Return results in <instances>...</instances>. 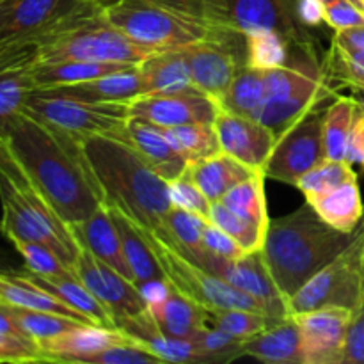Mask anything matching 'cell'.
<instances>
[{"label":"cell","instance_id":"obj_1","mask_svg":"<svg viewBox=\"0 0 364 364\" xmlns=\"http://www.w3.org/2000/svg\"><path fill=\"white\" fill-rule=\"evenodd\" d=\"M6 139L27 180L64 224L82 223L103 205L80 139L28 114Z\"/></svg>","mask_w":364,"mask_h":364},{"label":"cell","instance_id":"obj_2","mask_svg":"<svg viewBox=\"0 0 364 364\" xmlns=\"http://www.w3.org/2000/svg\"><path fill=\"white\" fill-rule=\"evenodd\" d=\"M82 149L105 205L146 230L162 226L171 208L167 181L146 162L124 132L84 139Z\"/></svg>","mask_w":364,"mask_h":364},{"label":"cell","instance_id":"obj_3","mask_svg":"<svg viewBox=\"0 0 364 364\" xmlns=\"http://www.w3.org/2000/svg\"><path fill=\"white\" fill-rule=\"evenodd\" d=\"M350 238L352 233L329 226L306 201L288 215L270 220L262 251L277 288L290 301L347 247Z\"/></svg>","mask_w":364,"mask_h":364},{"label":"cell","instance_id":"obj_4","mask_svg":"<svg viewBox=\"0 0 364 364\" xmlns=\"http://www.w3.org/2000/svg\"><path fill=\"white\" fill-rule=\"evenodd\" d=\"M181 9L203 18L219 28L255 34L277 32L302 57L316 64L320 57L318 41L299 18V0H169Z\"/></svg>","mask_w":364,"mask_h":364},{"label":"cell","instance_id":"obj_5","mask_svg":"<svg viewBox=\"0 0 364 364\" xmlns=\"http://www.w3.org/2000/svg\"><path fill=\"white\" fill-rule=\"evenodd\" d=\"M110 25L151 50L181 48L205 39L244 36L219 28L169 0H121L102 11Z\"/></svg>","mask_w":364,"mask_h":364},{"label":"cell","instance_id":"obj_6","mask_svg":"<svg viewBox=\"0 0 364 364\" xmlns=\"http://www.w3.org/2000/svg\"><path fill=\"white\" fill-rule=\"evenodd\" d=\"M0 230L11 242H39L52 247L68 265L73 267L80 245L70 226L59 219L31 181H14L0 171Z\"/></svg>","mask_w":364,"mask_h":364},{"label":"cell","instance_id":"obj_7","mask_svg":"<svg viewBox=\"0 0 364 364\" xmlns=\"http://www.w3.org/2000/svg\"><path fill=\"white\" fill-rule=\"evenodd\" d=\"M336 96V84L327 77L323 64L302 59L267 68V96L255 119L279 135L306 112Z\"/></svg>","mask_w":364,"mask_h":364},{"label":"cell","instance_id":"obj_8","mask_svg":"<svg viewBox=\"0 0 364 364\" xmlns=\"http://www.w3.org/2000/svg\"><path fill=\"white\" fill-rule=\"evenodd\" d=\"M137 228L151 247V251L155 252L166 279L181 295L198 302L199 306L206 309L242 308L267 315L263 306L256 299L249 297L242 290L231 287L223 277L215 276L206 267L196 262L162 228H155V230H146L141 226Z\"/></svg>","mask_w":364,"mask_h":364},{"label":"cell","instance_id":"obj_9","mask_svg":"<svg viewBox=\"0 0 364 364\" xmlns=\"http://www.w3.org/2000/svg\"><path fill=\"white\" fill-rule=\"evenodd\" d=\"M153 52L132 41L103 18L102 11L39 41L38 63L87 60V63L141 64Z\"/></svg>","mask_w":364,"mask_h":364},{"label":"cell","instance_id":"obj_10","mask_svg":"<svg viewBox=\"0 0 364 364\" xmlns=\"http://www.w3.org/2000/svg\"><path fill=\"white\" fill-rule=\"evenodd\" d=\"M364 297V215L347 247L288 301L290 315L340 306L358 311Z\"/></svg>","mask_w":364,"mask_h":364},{"label":"cell","instance_id":"obj_11","mask_svg":"<svg viewBox=\"0 0 364 364\" xmlns=\"http://www.w3.org/2000/svg\"><path fill=\"white\" fill-rule=\"evenodd\" d=\"M25 114L80 141L95 135L123 134L132 117L128 103L84 102L48 89L32 91L25 105Z\"/></svg>","mask_w":364,"mask_h":364},{"label":"cell","instance_id":"obj_12","mask_svg":"<svg viewBox=\"0 0 364 364\" xmlns=\"http://www.w3.org/2000/svg\"><path fill=\"white\" fill-rule=\"evenodd\" d=\"M100 11L91 0H6L0 39L41 41Z\"/></svg>","mask_w":364,"mask_h":364},{"label":"cell","instance_id":"obj_13","mask_svg":"<svg viewBox=\"0 0 364 364\" xmlns=\"http://www.w3.org/2000/svg\"><path fill=\"white\" fill-rule=\"evenodd\" d=\"M323 112L326 110L322 107H316L277 135L276 146L263 169L267 180L283 181L295 187L308 171L326 160Z\"/></svg>","mask_w":364,"mask_h":364},{"label":"cell","instance_id":"obj_14","mask_svg":"<svg viewBox=\"0 0 364 364\" xmlns=\"http://www.w3.org/2000/svg\"><path fill=\"white\" fill-rule=\"evenodd\" d=\"M191 70L192 84L219 102L235 80L238 71L247 66L245 36L226 39H205L183 46Z\"/></svg>","mask_w":364,"mask_h":364},{"label":"cell","instance_id":"obj_15","mask_svg":"<svg viewBox=\"0 0 364 364\" xmlns=\"http://www.w3.org/2000/svg\"><path fill=\"white\" fill-rule=\"evenodd\" d=\"M73 272L77 279H80L85 288L109 309L117 329L127 320L148 311V304L137 284L92 256L85 247H80L78 251Z\"/></svg>","mask_w":364,"mask_h":364},{"label":"cell","instance_id":"obj_16","mask_svg":"<svg viewBox=\"0 0 364 364\" xmlns=\"http://www.w3.org/2000/svg\"><path fill=\"white\" fill-rule=\"evenodd\" d=\"M198 263L206 267L215 276L223 277L231 287L238 288L244 294H247L249 297L256 299L263 306V309H265L269 316L281 318V316L290 315L288 299L277 288L262 249L259 251L245 252L244 256L235 259L206 255Z\"/></svg>","mask_w":364,"mask_h":364},{"label":"cell","instance_id":"obj_17","mask_svg":"<svg viewBox=\"0 0 364 364\" xmlns=\"http://www.w3.org/2000/svg\"><path fill=\"white\" fill-rule=\"evenodd\" d=\"M294 316L301 327L304 364H345L352 309L327 306Z\"/></svg>","mask_w":364,"mask_h":364},{"label":"cell","instance_id":"obj_18","mask_svg":"<svg viewBox=\"0 0 364 364\" xmlns=\"http://www.w3.org/2000/svg\"><path fill=\"white\" fill-rule=\"evenodd\" d=\"M130 116L162 128L213 123L219 103L201 91L146 92L128 103Z\"/></svg>","mask_w":364,"mask_h":364},{"label":"cell","instance_id":"obj_19","mask_svg":"<svg viewBox=\"0 0 364 364\" xmlns=\"http://www.w3.org/2000/svg\"><path fill=\"white\" fill-rule=\"evenodd\" d=\"M213 128L224 153L258 171L265 169L277 139L272 128L255 117L233 114L220 107L213 119Z\"/></svg>","mask_w":364,"mask_h":364},{"label":"cell","instance_id":"obj_20","mask_svg":"<svg viewBox=\"0 0 364 364\" xmlns=\"http://www.w3.org/2000/svg\"><path fill=\"white\" fill-rule=\"evenodd\" d=\"M70 231L80 247H85L92 256L135 283L134 272L124 256L119 230L105 205L100 206L92 215H89L82 223L71 224Z\"/></svg>","mask_w":364,"mask_h":364},{"label":"cell","instance_id":"obj_21","mask_svg":"<svg viewBox=\"0 0 364 364\" xmlns=\"http://www.w3.org/2000/svg\"><path fill=\"white\" fill-rule=\"evenodd\" d=\"M127 333L117 327H103L95 323H82L66 333L41 341L38 345L45 363H77L105 350L110 345L124 340Z\"/></svg>","mask_w":364,"mask_h":364},{"label":"cell","instance_id":"obj_22","mask_svg":"<svg viewBox=\"0 0 364 364\" xmlns=\"http://www.w3.org/2000/svg\"><path fill=\"white\" fill-rule=\"evenodd\" d=\"M43 89H48L57 95L96 103H130L146 92L139 64L112 71V73L92 78V80Z\"/></svg>","mask_w":364,"mask_h":364},{"label":"cell","instance_id":"obj_23","mask_svg":"<svg viewBox=\"0 0 364 364\" xmlns=\"http://www.w3.org/2000/svg\"><path fill=\"white\" fill-rule=\"evenodd\" d=\"M244 355L269 364H304L297 318L294 315L274 318L267 329L244 341Z\"/></svg>","mask_w":364,"mask_h":364},{"label":"cell","instance_id":"obj_24","mask_svg":"<svg viewBox=\"0 0 364 364\" xmlns=\"http://www.w3.org/2000/svg\"><path fill=\"white\" fill-rule=\"evenodd\" d=\"M156 329L169 338H194L208 326V309L181 295L173 284L160 301L148 306Z\"/></svg>","mask_w":364,"mask_h":364},{"label":"cell","instance_id":"obj_25","mask_svg":"<svg viewBox=\"0 0 364 364\" xmlns=\"http://www.w3.org/2000/svg\"><path fill=\"white\" fill-rule=\"evenodd\" d=\"M124 135L130 139L137 151L144 156L146 162L166 181H171L183 174L191 164L181 153L176 151V148L167 141L164 132L155 124L130 117Z\"/></svg>","mask_w":364,"mask_h":364},{"label":"cell","instance_id":"obj_26","mask_svg":"<svg viewBox=\"0 0 364 364\" xmlns=\"http://www.w3.org/2000/svg\"><path fill=\"white\" fill-rule=\"evenodd\" d=\"M187 171L212 203L220 201L231 188L258 173V169L224 151L191 162Z\"/></svg>","mask_w":364,"mask_h":364},{"label":"cell","instance_id":"obj_27","mask_svg":"<svg viewBox=\"0 0 364 364\" xmlns=\"http://www.w3.org/2000/svg\"><path fill=\"white\" fill-rule=\"evenodd\" d=\"M146 92H187L199 91L192 84L187 57L181 48L153 52L139 64ZM144 92V95H146Z\"/></svg>","mask_w":364,"mask_h":364},{"label":"cell","instance_id":"obj_28","mask_svg":"<svg viewBox=\"0 0 364 364\" xmlns=\"http://www.w3.org/2000/svg\"><path fill=\"white\" fill-rule=\"evenodd\" d=\"M20 274L23 277H27L28 281H32L34 284H38L39 288H43L45 291L52 294L53 297H57L59 301H63L64 304H68L70 308H73L75 311L80 313L82 316H85L87 320H91L96 326L103 327H116L112 315L109 313V309L91 294V291L85 288V284L80 279H77V276L71 277H46V276H38V274L31 272V270H20Z\"/></svg>","mask_w":364,"mask_h":364},{"label":"cell","instance_id":"obj_29","mask_svg":"<svg viewBox=\"0 0 364 364\" xmlns=\"http://www.w3.org/2000/svg\"><path fill=\"white\" fill-rule=\"evenodd\" d=\"M0 304L9 306V308L57 313V315L77 318L80 320V322L92 323L91 320L82 316L80 313L75 311L73 308H70V306L64 304L63 301L53 297L52 294H48V291H45L43 288H39L38 284L28 281L27 277L21 276L20 270H13V272L0 270Z\"/></svg>","mask_w":364,"mask_h":364},{"label":"cell","instance_id":"obj_30","mask_svg":"<svg viewBox=\"0 0 364 364\" xmlns=\"http://www.w3.org/2000/svg\"><path fill=\"white\" fill-rule=\"evenodd\" d=\"M105 205V203H103ZM109 208L110 215H112L114 223H116L117 230H119L121 242H123V251L127 256V262L130 265L132 272H134V279L137 287L149 283V281L166 279L164 270L160 267L159 259H156L155 252L148 245L146 238L139 231L137 224L132 219H128L123 212L117 208L105 205Z\"/></svg>","mask_w":364,"mask_h":364},{"label":"cell","instance_id":"obj_31","mask_svg":"<svg viewBox=\"0 0 364 364\" xmlns=\"http://www.w3.org/2000/svg\"><path fill=\"white\" fill-rule=\"evenodd\" d=\"M308 203L329 226L343 233H354L364 215V203L358 180L347 181Z\"/></svg>","mask_w":364,"mask_h":364},{"label":"cell","instance_id":"obj_32","mask_svg":"<svg viewBox=\"0 0 364 364\" xmlns=\"http://www.w3.org/2000/svg\"><path fill=\"white\" fill-rule=\"evenodd\" d=\"M134 64L114 63H87V60H63V63H38L31 68L32 80L36 89L57 87V85H71L78 82L92 80L112 71Z\"/></svg>","mask_w":364,"mask_h":364},{"label":"cell","instance_id":"obj_33","mask_svg":"<svg viewBox=\"0 0 364 364\" xmlns=\"http://www.w3.org/2000/svg\"><path fill=\"white\" fill-rule=\"evenodd\" d=\"M267 96V68L247 66L242 68L223 98L219 107L240 116L255 117Z\"/></svg>","mask_w":364,"mask_h":364},{"label":"cell","instance_id":"obj_34","mask_svg":"<svg viewBox=\"0 0 364 364\" xmlns=\"http://www.w3.org/2000/svg\"><path fill=\"white\" fill-rule=\"evenodd\" d=\"M358 100L354 96H336L323 112V149L326 159L347 160V146L354 127Z\"/></svg>","mask_w":364,"mask_h":364},{"label":"cell","instance_id":"obj_35","mask_svg":"<svg viewBox=\"0 0 364 364\" xmlns=\"http://www.w3.org/2000/svg\"><path fill=\"white\" fill-rule=\"evenodd\" d=\"M265 181L267 176L263 171H258L247 178L245 181L238 183L237 187L231 188L220 203L231 210V212L238 213L244 219L251 220L256 226L262 230H269L270 217L269 208H267V196H265Z\"/></svg>","mask_w":364,"mask_h":364},{"label":"cell","instance_id":"obj_36","mask_svg":"<svg viewBox=\"0 0 364 364\" xmlns=\"http://www.w3.org/2000/svg\"><path fill=\"white\" fill-rule=\"evenodd\" d=\"M34 89L31 68L0 73V135L2 137H7L14 123L25 114V105Z\"/></svg>","mask_w":364,"mask_h":364},{"label":"cell","instance_id":"obj_37","mask_svg":"<svg viewBox=\"0 0 364 364\" xmlns=\"http://www.w3.org/2000/svg\"><path fill=\"white\" fill-rule=\"evenodd\" d=\"M159 128L164 132L167 141L176 148V151L181 153L188 162H196V160L223 151L213 123H191L180 124V127Z\"/></svg>","mask_w":364,"mask_h":364},{"label":"cell","instance_id":"obj_38","mask_svg":"<svg viewBox=\"0 0 364 364\" xmlns=\"http://www.w3.org/2000/svg\"><path fill=\"white\" fill-rule=\"evenodd\" d=\"M206 223L208 219L198 215V213L171 206L160 228L196 262H201L206 256L205 242H203Z\"/></svg>","mask_w":364,"mask_h":364},{"label":"cell","instance_id":"obj_39","mask_svg":"<svg viewBox=\"0 0 364 364\" xmlns=\"http://www.w3.org/2000/svg\"><path fill=\"white\" fill-rule=\"evenodd\" d=\"M350 180H358V173L352 164H348L347 160L326 159L308 171L295 187L304 194L306 201H311Z\"/></svg>","mask_w":364,"mask_h":364},{"label":"cell","instance_id":"obj_40","mask_svg":"<svg viewBox=\"0 0 364 364\" xmlns=\"http://www.w3.org/2000/svg\"><path fill=\"white\" fill-rule=\"evenodd\" d=\"M274 316L242 308H212L208 309V326L224 331L237 340H249L270 326Z\"/></svg>","mask_w":364,"mask_h":364},{"label":"cell","instance_id":"obj_41","mask_svg":"<svg viewBox=\"0 0 364 364\" xmlns=\"http://www.w3.org/2000/svg\"><path fill=\"white\" fill-rule=\"evenodd\" d=\"M247 41V64L258 68H277L295 63L297 50L277 32H255L245 36ZM306 60V59H304Z\"/></svg>","mask_w":364,"mask_h":364},{"label":"cell","instance_id":"obj_42","mask_svg":"<svg viewBox=\"0 0 364 364\" xmlns=\"http://www.w3.org/2000/svg\"><path fill=\"white\" fill-rule=\"evenodd\" d=\"M13 313L14 320L18 326L21 327L25 334L31 338L34 343H41V341L50 340L53 336L66 333V331L73 329V327L82 326L80 320L71 318V316L57 315V313L48 311H36V309H21V308H9Z\"/></svg>","mask_w":364,"mask_h":364},{"label":"cell","instance_id":"obj_43","mask_svg":"<svg viewBox=\"0 0 364 364\" xmlns=\"http://www.w3.org/2000/svg\"><path fill=\"white\" fill-rule=\"evenodd\" d=\"M208 220L212 224H215V226H219L223 231H226L233 240H237L238 244H240V247L244 249L245 252L263 249L267 231L262 230L259 226H256L251 220L244 219V217L238 215V213L231 212V210L228 208V206H224L220 201L212 203Z\"/></svg>","mask_w":364,"mask_h":364},{"label":"cell","instance_id":"obj_44","mask_svg":"<svg viewBox=\"0 0 364 364\" xmlns=\"http://www.w3.org/2000/svg\"><path fill=\"white\" fill-rule=\"evenodd\" d=\"M16 251L25 262V269L38 276L46 277H71L75 276L73 267L68 265L52 247L39 242H13Z\"/></svg>","mask_w":364,"mask_h":364},{"label":"cell","instance_id":"obj_45","mask_svg":"<svg viewBox=\"0 0 364 364\" xmlns=\"http://www.w3.org/2000/svg\"><path fill=\"white\" fill-rule=\"evenodd\" d=\"M192 340L199 345L203 354L208 359V364L231 363L238 358H244V341L212 326H206Z\"/></svg>","mask_w":364,"mask_h":364},{"label":"cell","instance_id":"obj_46","mask_svg":"<svg viewBox=\"0 0 364 364\" xmlns=\"http://www.w3.org/2000/svg\"><path fill=\"white\" fill-rule=\"evenodd\" d=\"M167 194H169L171 206L188 210V212H194L198 213V215L208 219L212 201L203 194V191L199 188V185L192 180L188 171H185L183 174H180V176L174 178V180L167 181Z\"/></svg>","mask_w":364,"mask_h":364},{"label":"cell","instance_id":"obj_47","mask_svg":"<svg viewBox=\"0 0 364 364\" xmlns=\"http://www.w3.org/2000/svg\"><path fill=\"white\" fill-rule=\"evenodd\" d=\"M38 60L39 41L36 39H0V73L27 70Z\"/></svg>","mask_w":364,"mask_h":364},{"label":"cell","instance_id":"obj_48","mask_svg":"<svg viewBox=\"0 0 364 364\" xmlns=\"http://www.w3.org/2000/svg\"><path fill=\"white\" fill-rule=\"evenodd\" d=\"M0 363H45L38 343L0 334Z\"/></svg>","mask_w":364,"mask_h":364},{"label":"cell","instance_id":"obj_49","mask_svg":"<svg viewBox=\"0 0 364 364\" xmlns=\"http://www.w3.org/2000/svg\"><path fill=\"white\" fill-rule=\"evenodd\" d=\"M203 242H205L206 255H213L226 259L240 258V256L245 255V251L240 247L237 240H233L226 231H223L219 226L210 223V220L205 226Z\"/></svg>","mask_w":364,"mask_h":364},{"label":"cell","instance_id":"obj_50","mask_svg":"<svg viewBox=\"0 0 364 364\" xmlns=\"http://www.w3.org/2000/svg\"><path fill=\"white\" fill-rule=\"evenodd\" d=\"M323 14H326V23L334 31L364 25V11L348 0H333L329 6L323 7Z\"/></svg>","mask_w":364,"mask_h":364},{"label":"cell","instance_id":"obj_51","mask_svg":"<svg viewBox=\"0 0 364 364\" xmlns=\"http://www.w3.org/2000/svg\"><path fill=\"white\" fill-rule=\"evenodd\" d=\"M345 364H364V297L352 318L348 331Z\"/></svg>","mask_w":364,"mask_h":364},{"label":"cell","instance_id":"obj_52","mask_svg":"<svg viewBox=\"0 0 364 364\" xmlns=\"http://www.w3.org/2000/svg\"><path fill=\"white\" fill-rule=\"evenodd\" d=\"M347 162L352 164V166L361 167L364 173V109L361 105L358 107L354 127H352L350 139H348Z\"/></svg>","mask_w":364,"mask_h":364},{"label":"cell","instance_id":"obj_53","mask_svg":"<svg viewBox=\"0 0 364 364\" xmlns=\"http://www.w3.org/2000/svg\"><path fill=\"white\" fill-rule=\"evenodd\" d=\"M331 45L338 46L348 53H364V25L334 31Z\"/></svg>","mask_w":364,"mask_h":364},{"label":"cell","instance_id":"obj_54","mask_svg":"<svg viewBox=\"0 0 364 364\" xmlns=\"http://www.w3.org/2000/svg\"><path fill=\"white\" fill-rule=\"evenodd\" d=\"M299 18L306 27H318L326 23L323 6L318 0H299Z\"/></svg>","mask_w":364,"mask_h":364},{"label":"cell","instance_id":"obj_55","mask_svg":"<svg viewBox=\"0 0 364 364\" xmlns=\"http://www.w3.org/2000/svg\"><path fill=\"white\" fill-rule=\"evenodd\" d=\"M0 171L6 173L9 178H13L14 181H18V183L27 180V176H25V173L21 171V167L18 166L16 159H14L13 153H11L7 139L2 137V135H0Z\"/></svg>","mask_w":364,"mask_h":364},{"label":"cell","instance_id":"obj_56","mask_svg":"<svg viewBox=\"0 0 364 364\" xmlns=\"http://www.w3.org/2000/svg\"><path fill=\"white\" fill-rule=\"evenodd\" d=\"M0 334H4V336L21 338V340H31V338L21 331V327L18 326L13 313H11L9 306H4V304H0Z\"/></svg>","mask_w":364,"mask_h":364},{"label":"cell","instance_id":"obj_57","mask_svg":"<svg viewBox=\"0 0 364 364\" xmlns=\"http://www.w3.org/2000/svg\"><path fill=\"white\" fill-rule=\"evenodd\" d=\"M92 4H95L96 7H98V9H109V7H112V6H116L117 2H121V0H91Z\"/></svg>","mask_w":364,"mask_h":364},{"label":"cell","instance_id":"obj_58","mask_svg":"<svg viewBox=\"0 0 364 364\" xmlns=\"http://www.w3.org/2000/svg\"><path fill=\"white\" fill-rule=\"evenodd\" d=\"M352 96L358 100L359 105H361L364 109V91H363V89H354V91H352Z\"/></svg>","mask_w":364,"mask_h":364},{"label":"cell","instance_id":"obj_59","mask_svg":"<svg viewBox=\"0 0 364 364\" xmlns=\"http://www.w3.org/2000/svg\"><path fill=\"white\" fill-rule=\"evenodd\" d=\"M347 53H348V52H347ZM350 55L354 57V59L358 60V63L361 64V66L364 68V53H350Z\"/></svg>","mask_w":364,"mask_h":364},{"label":"cell","instance_id":"obj_60","mask_svg":"<svg viewBox=\"0 0 364 364\" xmlns=\"http://www.w3.org/2000/svg\"><path fill=\"white\" fill-rule=\"evenodd\" d=\"M348 2H350V4H354L355 7H359V9L364 11V4H363V0H348Z\"/></svg>","mask_w":364,"mask_h":364},{"label":"cell","instance_id":"obj_61","mask_svg":"<svg viewBox=\"0 0 364 364\" xmlns=\"http://www.w3.org/2000/svg\"><path fill=\"white\" fill-rule=\"evenodd\" d=\"M4 2H6V0H0V21H2V14H4Z\"/></svg>","mask_w":364,"mask_h":364},{"label":"cell","instance_id":"obj_62","mask_svg":"<svg viewBox=\"0 0 364 364\" xmlns=\"http://www.w3.org/2000/svg\"><path fill=\"white\" fill-rule=\"evenodd\" d=\"M318 2H320V4H322V6H323V7H326V6H329V4H331V2H333V0H318Z\"/></svg>","mask_w":364,"mask_h":364},{"label":"cell","instance_id":"obj_63","mask_svg":"<svg viewBox=\"0 0 364 364\" xmlns=\"http://www.w3.org/2000/svg\"><path fill=\"white\" fill-rule=\"evenodd\" d=\"M363 4H364V0H363Z\"/></svg>","mask_w":364,"mask_h":364}]
</instances>
